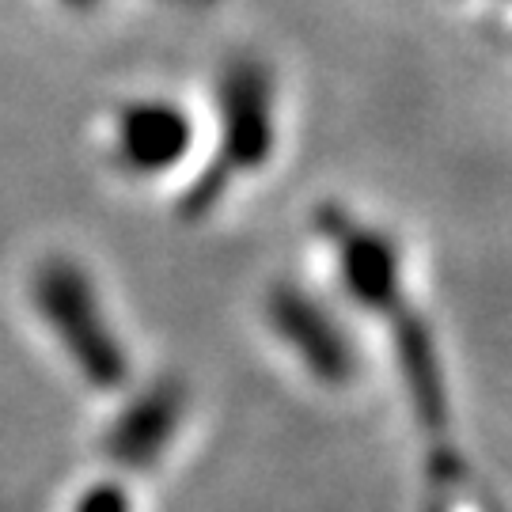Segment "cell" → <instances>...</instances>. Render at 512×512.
Wrapping results in <instances>:
<instances>
[{"instance_id": "cell-5", "label": "cell", "mask_w": 512, "mask_h": 512, "mask_svg": "<svg viewBox=\"0 0 512 512\" xmlns=\"http://www.w3.org/2000/svg\"><path fill=\"white\" fill-rule=\"evenodd\" d=\"M387 311L395 319V353H399V368L410 387L414 414L421 418L425 433L444 437L448 433V387H444V372L437 361V346H433L425 323L410 308L391 304Z\"/></svg>"}, {"instance_id": "cell-1", "label": "cell", "mask_w": 512, "mask_h": 512, "mask_svg": "<svg viewBox=\"0 0 512 512\" xmlns=\"http://www.w3.org/2000/svg\"><path fill=\"white\" fill-rule=\"evenodd\" d=\"M220 118H224V137H220L217 164L205 171L183 202L190 217H198L217 202L239 171L266 164V156H270V145H274V95H270V76L262 65L236 61L224 73V80H220Z\"/></svg>"}, {"instance_id": "cell-2", "label": "cell", "mask_w": 512, "mask_h": 512, "mask_svg": "<svg viewBox=\"0 0 512 512\" xmlns=\"http://www.w3.org/2000/svg\"><path fill=\"white\" fill-rule=\"evenodd\" d=\"M35 304L42 319L57 330L61 346L69 349L84 380L95 387L126 384V353L114 342V330L107 327L99 300H95L88 277L73 262L54 258L35 277Z\"/></svg>"}, {"instance_id": "cell-3", "label": "cell", "mask_w": 512, "mask_h": 512, "mask_svg": "<svg viewBox=\"0 0 512 512\" xmlns=\"http://www.w3.org/2000/svg\"><path fill=\"white\" fill-rule=\"evenodd\" d=\"M270 323L300 353V361L311 368L315 380H323V384L349 380L353 353L346 346V334L311 296L289 289V285H277L270 293Z\"/></svg>"}, {"instance_id": "cell-9", "label": "cell", "mask_w": 512, "mask_h": 512, "mask_svg": "<svg viewBox=\"0 0 512 512\" xmlns=\"http://www.w3.org/2000/svg\"><path fill=\"white\" fill-rule=\"evenodd\" d=\"M69 4H92V0H69Z\"/></svg>"}, {"instance_id": "cell-8", "label": "cell", "mask_w": 512, "mask_h": 512, "mask_svg": "<svg viewBox=\"0 0 512 512\" xmlns=\"http://www.w3.org/2000/svg\"><path fill=\"white\" fill-rule=\"evenodd\" d=\"M76 512H129V505L118 486H95L92 494L76 505Z\"/></svg>"}, {"instance_id": "cell-4", "label": "cell", "mask_w": 512, "mask_h": 512, "mask_svg": "<svg viewBox=\"0 0 512 512\" xmlns=\"http://www.w3.org/2000/svg\"><path fill=\"white\" fill-rule=\"evenodd\" d=\"M327 232L338 243V262L349 293L372 311L399 304V258L391 243L338 213H327Z\"/></svg>"}, {"instance_id": "cell-7", "label": "cell", "mask_w": 512, "mask_h": 512, "mask_svg": "<svg viewBox=\"0 0 512 512\" xmlns=\"http://www.w3.org/2000/svg\"><path fill=\"white\" fill-rule=\"evenodd\" d=\"M179 414H183L179 387H152L145 399H137L122 418L114 421V429L107 433L110 459H118L122 467L156 463L160 452L167 448L171 433H175V425H179Z\"/></svg>"}, {"instance_id": "cell-6", "label": "cell", "mask_w": 512, "mask_h": 512, "mask_svg": "<svg viewBox=\"0 0 512 512\" xmlns=\"http://www.w3.org/2000/svg\"><path fill=\"white\" fill-rule=\"evenodd\" d=\"M190 118L171 103H133L118 118V156L133 171H167L190 148Z\"/></svg>"}]
</instances>
